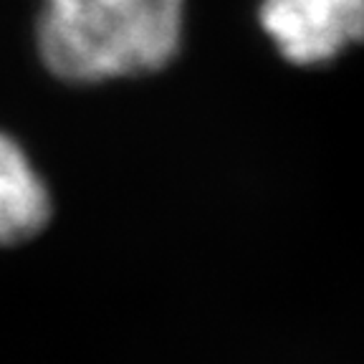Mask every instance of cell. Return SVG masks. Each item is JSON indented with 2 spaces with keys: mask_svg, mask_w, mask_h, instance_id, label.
I'll return each mask as SVG.
<instances>
[{
  "mask_svg": "<svg viewBox=\"0 0 364 364\" xmlns=\"http://www.w3.org/2000/svg\"><path fill=\"white\" fill-rule=\"evenodd\" d=\"M185 18L188 0H43L36 48L63 84L152 76L180 56Z\"/></svg>",
  "mask_w": 364,
  "mask_h": 364,
  "instance_id": "cell-1",
  "label": "cell"
},
{
  "mask_svg": "<svg viewBox=\"0 0 364 364\" xmlns=\"http://www.w3.org/2000/svg\"><path fill=\"white\" fill-rule=\"evenodd\" d=\"M258 23L281 58L301 68L364 46V0H261Z\"/></svg>",
  "mask_w": 364,
  "mask_h": 364,
  "instance_id": "cell-2",
  "label": "cell"
},
{
  "mask_svg": "<svg viewBox=\"0 0 364 364\" xmlns=\"http://www.w3.org/2000/svg\"><path fill=\"white\" fill-rule=\"evenodd\" d=\"M51 193L26 149L0 129V245H18L48 225Z\"/></svg>",
  "mask_w": 364,
  "mask_h": 364,
  "instance_id": "cell-3",
  "label": "cell"
}]
</instances>
